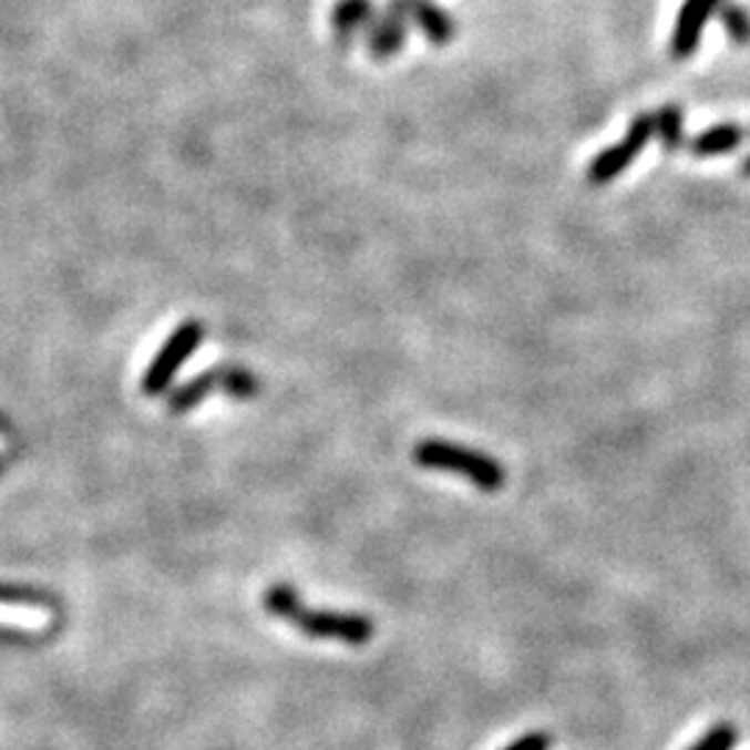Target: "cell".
<instances>
[{
  "instance_id": "8992f818",
  "label": "cell",
  "mask_w": 750,
  "mask_h": 750,
  "mask_svg": "<svg viewBox=\"0 0 750 750\" xmlns=\"http://www.w3.org/2000/svg\"><path fill=\"white\" fill-rule=\"evenodd\" d=\"M722 9V0H684L681 12H678L676 29H672L670 53L676 59H689L700 45V34H703L706 23L711 14Z\"/></svg>"
},
{
  "instance_id": "ac0fdd59",
  "label": "cell",
  "mask_w": 750,
  "mask_h": 750,
  "mask_svg": "<svg viewBox=\"0 0 750 750\" xmlns=\"http://www.w3.org/2000/svg\"><path fill=\"white\" fill-rule=\"evenodd\" d=\"M748 134H750V129H748Z\"/></svg>"
},
{
  "instance_id": "30bf717a",
  "label": "cell",
  "mask_w": 750,
  "mask_h": 750,
  "mask_svg": "<svg viewBox=\"0 0 750 750\" xmlns=\"http://www.w3.org/2000/svg\"><path fill=\"white\" fill-rule=\"evenodd\" d=\"M372 14L376 12H372L370 0H339L331 9V29L339 45H350V40L370 25Z\"/></svg>"
},
{
  "instance_id": "7a4b0ae2",
  "label": "cell",
  "mask_w": 750,
  "mask_h": 750,
  "mask_svg": "<svg viewBox=\"0 0 750 750\" xmlns=\"http://www.w3.org/2000/svg\"><path fill=\"white\" fill-rule=\"evenodd\" d=\"M414 464L425 470H442V473L462 475L473 481L481 492H497L506 484V470L490 453H481L475 448L453 445L445 440H423L414 445Z\"/></svg>"
},
{
  "instance_id": "e0dca14e",
  "label": "cell",
  "mask_w": 750,
  "mask_h": 750,
  "mask_svg": "<svg viewBox=\"0 0 750 750\" xmlns=\"http://www.w3.org/2000/svg\"><path fill=\"white\" fill-rule=\"evenodd\" d=\"M739 173H742L744 178H750V156L744 158V162H742V167H739Z\"/></svg>"
},
{
  "instance_id": "9c48e42d",
  "label": "cell",
  "mask_w": 750,
  "mask_h": 750,
  "mask_svg": "<svg viewBox=\"0 0 750 750\" xmlns=\"http://www.w3.org/2000/svg\"><path fill=\"white\" fill-rule=\"evenodd\" d=\"M748 136V129L737 123H717L703 129L700 134H695L692 140L687 142L689 153L698 158H715V156H728V153L737 151L739 145Z\"/></svg>"
},
{
  "instance_id": "4fadbf2b",
  "label": "cell",
  "mask_w": 750,
  "mask_h": 750,
  "mask_svg": "<svg viewBox=\"0 0 750 750\" xmlns=\"http://www.w3.org/2000/svg\"><path fill=\"white\" fill-rule=\"evenodd\" d=\"M220 387L237 401H250V398L259 395V381L250 370H243V367H226L220 370Z\"/></svg>"
},
{
  "instance_id": "5b68a950",
  "label": "cell",
  "mask_w": 750,
  "mask_h": 750,
  "mask_svg": "<svg viewBox=\"0 0 750 750\" xmlns=\"http://www.w3.org/2000/svg\"><path fill=\"white\" fill-rule=\"evenodd\" d=\"M53 623V612L42 595L18 587H0V628L34 634Z\"/></svg>"
},
{
  "instance_id": "6da1fadb",
  "label": "cell",
  "mask_w": 750,
  "mask_h": 750,
  "mask_svg": "<svg viewBox=\"0 0 750 750\" xmlns=\"http://www.w3.org/2000/svg\"><path fill=\"white\" fill-rule=\"evenodd\" d=\"M265 606L281 620L298 626L306 637L337 639L345 645H367L372 639V620L356 612H331V609H306L298 598V589L289 584H276L265 593Z\"/></svg>"
},
{
  "instance_id": "5bb4252c",
  "label": "cell",
  "mask_w": 750,
  "mask_h": 750,
  "mask_svg": "<svg viewBox=\"0 0 750 750\" xmlns=\"http://www.w3.org/2000/svg\"><path fill=\"white\" fill-rule=\"evenodd\" d=\"M720 23L726 29V34L731 37V42L737 45H750V12L739 3H726L720 9Z\"/></svg>"
},
{
  "instance_id": "277c9868",
  "label": "cell",
  "mask_w": 750,
  "mask_h": 750,
  "mask_svg": "<svg viewBox=\"0 0 750 750\" xmlns=\"http://www.w3.org/2000/svg\"><path fill=\"white\" fill-rule=\"evenodd\" d=\"M201 339H204V326H201V322H184L181 328H175L173 337L164 342L162 353H158L156 359L151 361V367H147L142 390H145L147 395H162V392L167 390L169 381H173L175 372L181 370V364H184V361L193 356V350L198 348Z\"/></svg>"
},
{
  "instance_id": "7c38bea8",
  "label": "cell",
  "mask_w": 750,
  "mask_h": 750,
  "mask_svg": "<svg viewBox=\"0 0 750 750\" xmlns=\"http://www.w3.org/2000/svg\"><path fill=\"white\" fill-rule=\"evenodd\" d=\"M212 387H220V370L206 372L204 379H195L193 384H186L184 390L175 392V398L169 401V409H173V412H186V409L198 407V403L209 395Z\"/></svg>"
},
{
  "instance_id": "8fae6325",
  "label": "cell",
  "mask_w": 750,
  "mask_h": 750,
  "mask_svg": "<svg viewBox=\"0 0 750 750\" xmlns=\"http://www.w3.org/2000/svg\"><path fill=\"white\" fill-rule=\"evenodd\" d=\"M656 134L667 153H676L684 145V112L678 103H667L654 114Z\"/></svg>"
},
{
  "instance_id": "2e32d148",
  "label": "cell",
  "mask_w": 750,
  "mask_h": 750,
  "mask_svg": "<svg viewBox=\"0 0 750 750\" xmlns=\"http://www.w3.org/2000/svg\"><path fill=\"white\" fill-rule=\"evenodd\" d=\"M503 750H551V737L545 731H531L520 737L517 742L506 744Z\"/></svg>"
},
{
  "instance_id": "ba28073f",
  "label": "cell",
  "mask_w": 750,
  "mask_h": 750,
  "mask_svg": "<svg viewBox=\"0 0 750 750\" xmlns=\"http://www.w3.org/2000/svg\"><path fill=\"white\" fill-rule=\"evenodd\" d=\"M407 37L409 20L398 9L387 7V12L372 14L370 25H367V51L372 59L387 62L407 48Z\"/></svg>"
},
{
  "instance_id": "3957f363",
  "label": "cell",
  "mask_w": 750,
  "mask_h": 750,
  "mask_svg": "<svg viewBox=\"0 0 750 750\" xmlns=\"http://www.w3.org/2000/svg\"><path fill=\"white\" fill-rule=\"evenodd\" d=\"M654 134H656L654 114H637L634 123L628 125V134L593 158V164H589V169H587L589 184L593 186L612 184V181H615L623 169L631 167V162L645 151V145H648Z\"/></svg>"
},
{
  "instance_id": "9a60e30c",
  "label": "cell",
  "mask_w": 750,
  "mask_h": 750,
  "mask_svg": "<svg viewBox=\"0 0 750 750\" xmlns=\"http://www.w3.org/2000/svg\"><path fill=\"white\" fill-rule=\"evenodd\" d=\"M737 742H739L737 726H731V722H717V726L709 728V731H706L689 750H733Z\"/></svg>"
},
{
  "instance_id": "52a82bcc",
  "label": "cell",
  "mask_w": 750,
  "mask_h": 750,
  "mask_svg": "<svg viewBox=\"0 0 750 750\" xmlns=\"http://www.w3.org/2000/svg\"><path fill=\"white\" fill-rule=\"evenodd\" d=\"M390 7L398 9L409 23L418 25V29L429 37L431 45L445 48L453 42V34H456L453 18L445 9L431 3V0H390Z\"/></svg>"
}]
</instances>
